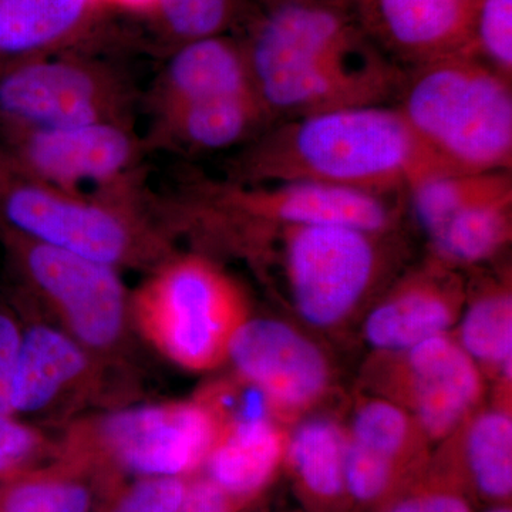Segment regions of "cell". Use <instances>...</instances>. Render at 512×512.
I'll return each mask as SVG.
<instances>
[{"label":"cell","instance_id":"8992f818","mask_svg":"<svg viewBox=\"0 0 512 512\" xmlns=\"http://www.w3.org/2000/svg\"><path fill=\"white\" fill-rule=\"evenodd\" d=\"M140 104L141 94L126 70L93 49L0 67V133L134 124Z\"/></svg>","mask_w":512,"mask_h":512},{"label":"cell","instance_id":"52a82bcc","mask_svg":"<svg viewBox=\"0 0 512 512\" xmlns=\"http://www.w3.org/2000/svg\"><path fill=\"white\" fill-rule=\"evenodd\" d=\"M164 261L137 293L141 328L178 365L212 369L227 359L232 336L247 320L244 293L207 256Z\"/></svg>","mask_w":512,"mask_h":512},{"label":"cell","instance_id":"836d02e7","mask_svg":"<svg viewBox=\"0 0 512 512\" xmlns=\"http://www.w3.org/2000/svg\"><path fill=\"white\" fill-rule=\"evenodd\" d=\"M387 512H471L463 498L450 494H429L407 498Z\"/></svg>","mask_w":512,"mask_h":512},{"label":"cell","instance_id":"5b68a950","mask_svg":"<svg viewBox=\"0 0 512 512\" xmlns=\"http://www.w3.org/2000/svg\"><path fill=\"white\" fill-rule=\"evenodd\" d=\"M192 220L225 225H340L396 232L406 195H377L332 185L281 181L242 184L184 174L164 190Z\"/></svg>","mask_w":512,"mask_h":512},{"label":"cell","instance_id":"44dd1931","mask_svg":"<svg viewBox=\"0 0 512 512\" xmlns=\"http://www.w3.org/2000/svg\"><path fill=\"white\" fill-rule=\"evenodd\" d=\"M512 232V194L471 205L430 237L433 256L450 268L490 261L507 247Z\"/></svg>","mask_w":512,"mask_h":512},{"label":"cell","instance_id":"ac0fdd59","mask_svg":"<svg viewBox=\"0 0 512 512\" xmlns=\"http://www.w3.org/2000/svg\"><path fill=\"white\" fill-rule=\"evenodd\" d=\"M144 146L148 154H195L239 148L271 124L255 94L185 104L151 114Z\"/></svg>","mask_w":512,"mask_h":512},{"label":"cell","instance_id":"e0dca14e","mask_svg":"<svg viewBox=\"0 0 512 512\" xmlns=\"http://www.w3.org/2000/svg\"><path fill=\"white\" fill-rule=\"evenodd\" d=\"M104 0H0V67L93 49L106 19Z\"/></svg>","mask_w":512,"mask_h":512},{"label":"cell","instance_id":"ba28073f","mask_svg":"<svg viewBox=\"0 0 512 512\" xmlns=\"http://www.w3.org/2000/svg\"><path fill=\"white\" fill-rule=\"evenodd\" d=\"M279 244V261L302 318L329 328L375 289L390 259L394 232L340 225H262Z\"/></svg>","mask_w":512,"mask_h":512},{"label":"cell","instance_id":"83f0119b","mask_svg":"<svg viewBox=\"0 0 512 512\" xmlns=\"http://www.w3.org/2000/svg\"><path fill=\"white\" fill-rule=\"evenodd\" d=\"M464 53L512 80V0H476Z\"/></svg>","mask_w":512,"mask_h":512},{"label":"cell","instance_id":"e575fe53","mask_svg":"<svg viewBox=\"0 0 512 512\" xmlns=\"http://www.w3.org/2000/svg\"><path fill=\"white\" fill-rule=\"evenodd\" d=\"M178 512H228L224 491L215 483L195 484Z\"/></svg>","mask_w":512,"mask_h":512},{"label":"cell","instance_id":"9c48e42d","mask_svg":"<svg viewBox=\"0 0 512 512\" xmlns=\"http://www.w3.org/2000/svg\"><path fill=\"white\" fill-rule=\"evenodd\" d=\"M0 150L23 173L79 192L147 190L143 137L134 124L93 123L0 133Z\"/></svg>","mask_w":512,"mask_h":512},{"label":"cell","instance_id":"ffe728a7","mask_svg":"<svg viewBox=\"0 0 512 512\" xmlns=\"http://www.w3.org/2000/svg\"><path fill=\"white\" fill-rule=\"evenodd\" d=\"M84 367L82 350L63 333L45 326L30 329L20 339L10 393L13 412L42 410Z\"/></svg>","mask_w":512,"mask_h":512},{"label":"cell","instance_id":"4316f807","mask_svg":"<svg viewBox=\"0 0 512 512\" xmlns=\"http://www.w3.org/2000/svg\"><path fill=\"white\" fill-rule=\"evenodd\" d=\"M419 433V424L400 404L373 399L357 410L348 439L396 463Z\"/></svg>","mask_w":512,"mask_h":512},{"label":"cell","instance_id":"f546056e","mask_svg":"<svg viewBox=\"0 0 512 512\" xmlns=\"http://www.w3.org/2000/svg\"><path fill=\"white\" fill-rule=\"evenodd\" d=\"M394 461L373 453L348 439L345 454V484L360 501L376 500L389 487Z\"/></svg>","mask_w":512,"mask_h":512},{"label":"cell","instance_id":"d6986e66","mask_svg":"<svg viewBox=\"0 0 512 512\" xmlns=\"http://www.w3.org/2000/svg\"><path fill=\"white\" fill-rule=\"evenodd\" d=\"M286 447L284 431L268 417L229 421L210 451L212 480L228 493H252L274 474Z\"/></svg>","mask_w":512,"mask_h":512},{"label":"cell","instance_id":"6da1fadb","mask_svg":"<svg viewBox=\"0 0 512 512\" xmlns=\"http://www.w3.org/2000/svg\"><path fill=\"white\" fill-rule=\"evenodd\" d=\"M458 173L421 143L393 104L349 107L275 121L225 161L242 184L301 181L406 195L431 175Z\"/></svg>","mask_w":512,"mask_h":512},{"label":"cell","instance_id":"5bb4252c","mask_svg":"<svg viewBox=\"0 0 512 512\" xmlns=\"http://www.w3.org/2000/svg\"><path fill=\"white\" fill-rule=\"evenodd\" d=\"M403 353L400 383L414 420L424 436L436 440L450 436L483 396L480 367L447 333Z\"/></svg>","mask_w":512,"mask_h":512},{"label":"cell","instance_id":"4dcf8cb0","mask_svg":"<svg viewBox=\"0 0 512 512\" xmlns=\"http://www.w3.org/2000/svg\"><path fill=\"white\" fill-rule=\"evenodd\" d=\"M185 493L184 484L177 478H150L136 485L113 512H178Z\"/></svg>","mask_w":512,"mask_h":512},{"label":"cell","instance_id":"484cf974","mask_svg":"<svg viewBox=\"0 0 512 512\" xmlns=\"http://www.w3.org/2000/svg\"><path fill=\"white\" fill-rule=\"evenodd\" d=\"M468 464L481 491L505 498L512 490V420L505 410H488L467 430Z\"/></svg>","mask_w":512,"mask_h":512},{"label":"cell","instance_id":"f1b7e54d","mask_svg":"<svg viewBox=\"0 0 512 512\" xmlns=\"http://www.w3.org/2000/svg\"><path fill=\"white\" fill-rule=\"evenodd\" d=\"M89 507L90 497L82 485L35 481L10 491L5 512H89Z\"/></svg>","mask_w":512,"mask_h":512},{"label":"cell","instance_id":"7a4b0ae2","mask_svg":"<svg viewBox=\"0 0 512 512\" xmlns=\"http://www.w3.org/2000/svg\"><path fill=\"white\" fill-rule=\"evenodd\" d=\"M256 99L275 121L393 104L404 70L355 23L325 6H301L237 36Z\"/></svg>","mask_w":512,"mask_h":512},{"label":"cell","instance_id":"30bf717a","mask_svg":"<svg viewBox=\"0 0 512 512\" xmlns=\"http://www.w3.org/2000/svg\"><path fill=\"white\" fill-rule=\"evenodd\" d=\"M30 285L59 309L77 338L94 348L117 339L126 292L116 266L28 241L0 229Z\"/></svg>","mask_w":512,"mask_h":512},{"label":"cell","instance_id":"8fae6325","mask_svg":"<svg viewBox=\"0 0 512 512\" xmlns=\"http://www.w3.org/2000/svg\"><path fill=\"white\" fill-rule=\"evenodd\" d=\"M220 424L200 403L165 404L114 414L101 436L124 467L153 477L191 470L210 453Z\"/></svg>","mask_w":512,"mask_h":512},{"label":"cell","instance_id":"3957f363","mask_svg":"<svg viewBox=\"0 0 512 512\" xmlns=\"http://www.w3.org/2000/svg\"><path fill=\"white\" fill-rule=\"evenodd\" d=\"M393 106L458 173L511 171L512 80L464 52L404 70Z\"/></svg>","mask_w":512,"mask_h":512},{"label":"cell","instance_id":"d590c367","mask_svg":"<svg viewBox=\"0 0 512 512\" xmlns=\"http://www.w3.org/2000/svg\"><path fill=\"white\" fill-rule=\"evenodd\" d=\"M490 512H511V511L508 510V508H495V510L490 511Z\"/></svg>","mask_w":512,"mask_h":512},{"label":"cell","instance_id":"4fadbf2b","mask_svg":"<svg viewBox=\"0 0 512 512\" xmlns=\"http://www.w3.org/2000/svg\"><path fill=\"white\" fill-rule=\"evenodd\" d=\"M365 35L403 70L464 52L476 0H348Z\"/></svg>","mask_w":512,"mask_h":512},{"label":"cell","instance_id":"277c9868","mask_svg":"<svg viewBox=\"0 0 512 512\" xmlns=\"http://www.w3.org/2000/svg\"><path fill=\"white\" fill-rule=\"evenodd\" d=\"M151 194L66 190L23 173L0 150V229L116 268L163 249Z\"/></svg>","mask_w":512,"mask_h":512},{"label":"cell","instance_id":"7c38bea8","mask_svg":"<svg viewBox=\"0 0 512 512\" xmlns=\"http://www.w3.org/2000/svg\"><path fill=\"white\" fill-rule=\"evenodd\" d=\"M227 357L245 382L286 412L308 409L329 384L328 362L318 346L279 320H245Z\"/></svg>","mask_w":512,"mask_h":512},{"label":"cell","instance_id":"603a6c76","mask_svg":"<svg viewBox=\"0 0 512 512\" xmlns=\"http://www.w3.org/2000/svg\"><path fill=\"white\" fill-rule=\"evenodd\" d=\"M512 194L511 171L431 175L406 192L414 220L433 237L458 212L477 202Z\"/></svg>","mask_w":512,"mask_h":512},{"label":"cell","instance_id":"cb8c5ba5","mask_svg":"<svg viewBox=\"0 0 512 512\" xmlns=\"http://www.w3.org/2000/svg\"><path fill=\"white\" fill-rule=\"evenodd\" d=\"M460 346L476 363L511 379L512 296L510 286H488L463 315Z\"/></svg>","mask_w":512,"mask_h":512},{"label":"cell","instance_id":"1f68e13d","mask_svg":"<svg viewBox=\"0 0 512 512\" xmlns=\"http://www.w3.org/2000/svg\"><path fill=\"white\" fill-rule=\"evenodd\" d=\"M39 447L36 431L10 419L0 416V473L19 466Z\"/></svg>","mask_w":512,"mask_h":512},{"label":"cell","instance_id":"d6a6232c","mask_svg":"<svg viewBox=\"0 0 512 512\" xmlns=\"http://www.w3.org/2000/svg\"><path fill=\"white\" fill-rule=\"evenodd\" d=\"M20 339L22 335L16 323L10 316L0 313V416H10L13 413L10 393Z\"/></svg>","mask_w":512,"mask_h":512},{"label":"cell","instance_id":"7402d4cb","mask_svg":"<svg viewBox=\"0 0 512 512\" xmlns=\"http://www.w3.org/2000/svg\"><path fill=\"white\" fill-rule=\"evenodd\" d=\"M254 0H156L141 18L151 45L165 53L205 37L235 35Z\"/></svg>","mask_w":512,"mask_h":512},{"label":"cell","instance_id":"2e32d148","mask_svg":"<svg viewBox=\"0 0 512 512\" xmlns=\"http://www.w3.org/2000/svg\"><path fill=\"white\" fill-rule=\"evenodd\" d=\"M244 94H255L244 49L237 36L221 35L165 53L164 64L141 104L151 116L185 104Z\"/></svg>","mask_w":512,"mask_h":512},{"label":"cell","instance_id":"9a60e30c","mask_svg":"<svg viewBox=\"0 0 512 512\" xmlns=\"http://www.w3.org/2000/svg\"><path fill=\"white\" fill-rule=\"evenodd\" d=\"M463 301L464 282L457 269L431 258L369 313L367 342L383 352L403 353L424 340L446 335Z\"/></svg>","mask_w":512,"mask_h":512},{"label":"cell","instance_id":"d4e9b609","mask_svg":"<svg viewBox=\"0 0 512 512\" xmlns=\"http://www.w3.org/2000/svg\"><path fill=\"white\" fill-rule=\"evenodd\" d=\"M348 437L338 424L309 420L288 441L289 456L303 484L320 497H335L345 485Z\"/></svg>","mask_w":512,"mask_h":512}]
</instances>
